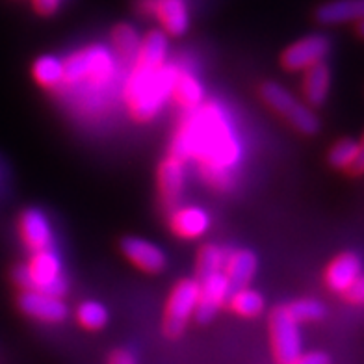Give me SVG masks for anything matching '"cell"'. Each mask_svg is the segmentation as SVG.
I'll list each match as a JSON object with an SVG mask.
<instances>
[{
	"mask_svg": "<svg viewBox=\"0 0 364 364\" xmlns=\"http://www.w3.org/2000/svg\"><path fill=\"white\" fill-rule=\"evenodd\" d=\"M169 154L197 162L203 178L212 188L227 192L242 160V144L225 108L208 101L186 112L173 136Z\"/></svg>",
	"mask_w": 364,
	"mask_h": 364,
	"instance_id": "6da1fadb",
	"label": "cell"
},
{
	"mask_svg": "<svg viewBox=\"0 0 364 364\" xmlns=\"http://www.w3.org/2000/svg\"><path fill=\"white\" fill-rule=\"evenodd\" d=\"M177 65H147L132 63L125 84V101L132 119L138 123L153 121L168 99H171V87Z\"/></svg>",
	"mask_w": 364,
	"mask_h": 364,
	"instance_id": "7a4b0ae2",
	"label": "cell"
},
{
	"mask_svg": "<svg viewBox=\"0 0 364 364\" xmlns=\"http://www.w3.org/2000/svg\"><path fill=\"white\" fill-rule=\"evenodd\" d=\"M117 58L112 48L105 45H90L73 53L68 60H63L65 73H63L62 86L58 90H73L77 95L84 93L97 95L99 91H108L115 80L117 73Z\"/></svg>",
	"mask_w": 364,
	"mask_h": 364,
	"instance_id": "3957f363",
	"label": "cell"
},
{
	"mask_svg": "<svg viewBox=\"0 0 364 364\" xmlns=\"http://www.w3.org/2000/svg\"><path fill=\"white\" fill-rule=\"evenodd\" d=\"M11 279L23 290L53 294L63 297L68 292V281L63 277L62 260L54 250H43L32 253L26 264H17L11 272Z\"/></svg>",
	"mask_w": 364,
	"mask_h": 364,
	"instance_id": "277c9868",
	"label": "cell"
},
{
	"mask_svg": "<svg viewBox=\"0 0 364 364\" xmlns=\"http://www.w3.org/2000/svg\"><path fill=\"white\" fill-rule=\"evenodd\" d=\"M197 299H199L197 279H181L171 288L162 318V333L166 338L177 341L184 335L188 323L196 314Z\"/></svg>",
	"mask_w": 364,
	"mask_h": 364,
	"instance_id": "5b68a950",
	"label": "cell"
},
{
	"mask_svg": "<svg viewBox=\"0 0 364 364\" xmlns=\"http://www.w3.org/2000/svg\"><path fill=\"white\" fill-rule=\"evenodd\" d=\"M260 95H262L264 102L272 110L283 115L297 132L307 136L316 134L318 129H320L318 115L314 114L311 106L296 99L287 87L277 84V82H264L262 87H260Z\"/></svg>",
	"mask_w": 364,
	"mask_h": 364,
	"instance_id": "8992f818",
	"label": "cell"
},
{
	"mask_svg": "<svg viewBox=\"0 0 364 364\" xmlns=\"http://www.w3.org/2000/svg\"><path fill=\"white\" fill-rule=\"evenodd\" d=\"M269 350L277 364H292L303 353V338L299 323L288 314L284 305L269 312Z\"/></svg>",
	"mask_w": 364,
	"mask_h": 364,
	"instance_id": "52a82bcc",
	"label": "cell"
},
{
	"mask_svg": "<svg viewBox=\"0 0 364 364\" xmlns=\"http://www.w3.org/2000/svg\"><path fill=\"white\" fill-rule=\"evenodd\" d=\"M136 10L145 17H153L166 36L186 34L190 28V10L186 0H138Z\"/></svg>",
	"mask_w": 364,
	"mask_h": 364,
	"instance_id": "ba28073f",
	"label": "cell"
},
{
	"mask_svg": "<svg viewBox=\"0 0 364 364\" xmlns=\"http://www.w3.org/2000/svg\"><path fill=\"white\" fill-rule=\"evenodd\" d=\"M329 48L331 41L327 36H305V38L297 39L296 43L284 48V53L281 54V65L290 73L307 71L309 68L326 60Z\"/></svg>",
	"mask_w": 364,
	"mask_h": 364,
	"instance_id": "9c48e42d",
	"label": "cell"
},
{
	"mask_svg": "<svg viewBox=\"0 0 364 364\" xmlns=\"http://www.w3.org/2000/svg\"><path fill=\"white\" fill-rule=\"evenodd\" d=\"M199 283V299H197L196 307V318L197 323H210L216 318L218 311L223 305H227V299L230 296V284L223 272L212 273L203 279H197Z\"/></svg>",
	"mask_w": 364,
	"mask_h": 364,
	"instance_id": "30bf717a",
	"label": "cell"
},
{
	"mask_svg": "<svg viewBox=\"0 0 364 364\" xmlns=\"http://www.w3.org/2000/svg\"><path fill=\"white\" fill-rule=\"evenodd\" d=\"M17 307L23 314L43 323H62L69 316V309L63 297L38 290H23V294L17 297Z\"/></svg>",
	"mask_w": 364,
	"mask_h": 364,
	"instance_id": "8fae6325",
	"label": "cell"
},
{
	"mask_svg": "<svg viewBox=\"0 0 364 364\" xmlns=\"http://www.w3.org/2000/svg\"><path fill=\"white\" fill-rule=\"evenodd\" d=\"M156 181H159V193L162 205L168 210L177 208L182 192H184V182H186L184 160L177 159L173 154H168L160 162L159 171H156Z\"/></svg>",
	"mask_w": 364,
	"mask_h": 364,
	"instance_id": "7c38bea8",
	"label": "cell"
},
{
	"mask_svg": "<svg viewBox=\"0 0 364 364\" xmlns=\"http://www.w3.org/2000/svg\"><path fill=\"white\" fill-rule=\"evenodd\" d=\"M121 251L127 257V260H130L144 273H160L168 266V257H166L162 247L145 238L127 236V238L121 240Z\"/></svg>",
	"mask_w": 364,
	"mask_h": 364,
	"instance_id": "4fadbf2b",
	"label": "cell"
},
{
	"mask_svg": "<svg viewBox=\"0 0 364 364\" xmlns=\"http://www.w3.org/2000/svg\"><path fill=\"white\" fill-rule=\"evenodd\" d=\"M363 275V260L357 253L346 251L336 255L335 259L327 264L323 281L327 288L335 294H344L357 279Z\"/></svg>",
	"mask_w": 364,
	"mask_h": 364,
	"instance_id": "5bb4252c",
	"label": "cell"
},
{
	"mask_svg": "<svg viewBox=\"0 0 364 364\" xmlns=\"http://www.w3.org/2000/svg\"><path fill=\"white\" fill-rule=\"evenodd\" d=\"M169 229L182 240H197L210 229V216L201 206H177L169 216Z\"/></svg>",
	"mask_w": 364,
	"mask_h": 364,
	"instance_id": "9a60e30c",
	"label": "cell"
},
{
	"mask_svg": "<svg viewBox=\"0 0 364 364\" xmlns=\"http://www.w3.org/2000/svg\"><path fill=\"white\" fill-rule=\"evenodd\" d=\"M19 236L32 253L53 247V229L39 208H28L19 218Z\"/></svg>",
	"mask_w": 364,
	"mask_h": 364,
	"instance_id": "2e32d148",
	"label": "cell"
},
{
	"mask_svg": "<svg viewBox=\"0 0 364 364\" xmlns=\"http://www.w3.org/2000/svg\"><path fill=\"white\" fill-rule=\"evenodd\" d=\"M259 268V259L251 250H232L225 251L223 257V275L230 284V290L247 287L253 281L255 273Z\"/></svg>",
	"mask_w": 364,
	"mask_h": 364,
	"instance_id": "e0dca14e",
	"label": "cell"
},
{
	"mask_svg": "<svg viewBox=\"0 0 364 364\" xmlns=\"http://www.w3.org/2000/svg\"><path fill=\"white\" fill-rule=\"evenodd\" d=\"M171 99L181 106L182 110H196L197 106L205 102V87L190 69L177 65L171 87Z\"/></svg>",
	"mask_w": 364,
	"mask_h": 364,
	"instance_id": "ac0fdd59",
	"label": "cell"
},
{
	"mask_svg": "<svg viewBox=\"0 0 364 364\" xmlns=\"http://www.w3.org/2000/svg\"><path fill=\"white\" fill-rule=\"evenodd\" d=\"M316 19L321 24H346L364 21V0H331L316 10Z\"/></svg>",
	"mask_w": 364,
	"mask_h": 364,
	"instance_id": "d6986e66",
	"label": "cell"
},
{
	"mask_svg": "<svg viewBox=\"0 0 364 364\" xmlns=\"http://www.w3.org/2000/svg\"><path fill=\"white\" fill-rule=\"evenodd\" d=\"M331 90V69L327 68V63L320 62L316 65L309 68L307 71H303L301 80V91L305 101L311 108L321 106L327 101Z\"/></svg>",
	"mask_w": 364,
	"mask_h": 364,
	"instance_id": "ffe728a7",
	"label": "cell"
},
{
	"mask_svg": "<svg viewBox=\"0 0 364 364\" xmlns=\"http://www.w3.org/2000/svg\"><path fill=\"white\" fill-rule=\"evenodd\" d=\"M141 45V36L132 24L119 23L112 30V53L123 63H130L136 60V54Z\"/></svg>",
	"mask_w": 364,
	"mask_h": 364,
	"instance_id": "44dd1931",
	"label": "cell"
},
{
	"mask_svg": "<svg viewBox=\"0 0 364 364\" xmlns=\"http://www.w3.org/2000/svg\"><path fill=\"white\" fill-rule=\"evenodd\" d=\"M63 73H65L63 60L62 58L53 56V54H43V56H39L32 63V78L43 90L53 91L62 86Z\"/></svg>",
	"mask_w": 364,
	"mask_h": 364,
	"instance_id": "7402d4cb",
	"label": "cell"
},
{
	"mask_svg": "<svg viewBox=\"0 0 364 364\" xmlns=\"http://www.w3.org/2000/svg\"><path fill=\"white\" fill-rule=\"evenodd\" d=\"M264 297L250 287H242L232 290L227 299V307L240 318H257L264 312Z\"/></svg>",
	"mask_w": 364,
	"mask_h": 364,
	"instance_id": "603a6c76",
	"label": "cell"
},
{
	"mask_svg": "<svg viewBox=\"0 0 364 364\" xmlns=\"http://www.w3.org/2000/svg\"><path fill=\"white\" fill-rule=\"evenodd\" d=\"M75 316H77L78 326L84 327L86 331L105 329L108 320H110V314H108L105 305L99 301H93V299L80 303L77 307V312H75Z\"/></svg>",
	"mask_w": 364,
	"mask_h": 364,
	"instance_id": "cb8c5ba5",
	"label": "cell"
},
{
	"mask_svg": "<svg viewBox=\"0 0 364 364\" xmlns=\"http://www.w3.org/2000/svg\"><path fill=\"white\" fill-rule=\"evenodd\" d=\"M288 314L301 326L307 321H320L326 316V307L314 297H305V299H296V301L284 305Z\"/></svg>",
	"mask_w": 364,
	"mask_h": 364,
	"instance_id": "d4e9b609",
	"label": "cell"
},
{
	"mask_svg": "<svg viewBox=\"0 0 364 364\" xmlns=\"http://www.w3.org/2000/svg\"><path fill=\"white\" fill-rule=\"evenodd\" d=\"M223 257L225 251L218 247L216 244H205L197 253V264H196V279H203L206 275L218 273L223 269Z\"/></svg>",
	"mask_w": 364,
	"mask_h": 364,
	"instance_id": "484cf974",
	"label": "cell"
},
{
	"mask_svg": "<svg viewBox=\"0 0 364 364\" xmlns=\"http://www.w3.org/2000/svg\"><path fill=\"white\" fill-rule=\"evenodd\" d=\"M357 154H359V144L353 139H341L329 149V164L335 169H344L351 171V168L357 162Z\"/></svg>",
	"mask_w": 364,
	"mask_h": 364,
	"instance_id": "4316f807",
	"label": "cell"
},
{
	"mask_svg": "<svg viewBox=\"0 0 364 364\" xmlns=\"http://www.w3.org/2000/svg\"><path fill=\"white\" fill-rule=\"evenodd\" d=\"M342 296L346 297V301L353 303V305H364V273Z\"/></svg>",
	"mask_w": 364,
	"mask_h": 364,
	"instance_id": "83f0119b",
	"label": "cell"
},
{
	"mask_svg": "<svg viewBox=\"0 0 364 364\" xmlns=\"http://www.w3.org/2000/svg\"><path fill=\"white\" fill-rule=\"evenodd\" d=\"M62 4L63 0H32L36 14H39L41 17H50V15H54L62 8Z\"/></svg>",
	"mask_w": 364,
	"mask_h": 364,
	"instance_id": "f1b7e54d",
	"label": "cell"
},
{
	"mask_svg": "<svg viewBox=\"0 0 364 364\" xmlns=\"http://www.w3.org/2000/svg\"><path fill=\"white\" fill-rule=\"evenodd\" d=\"M292 364H333V359L326 351H307L299 355Z\"/></svg>",
	"mask_w": 364,
	"mask_h": 364,
	"instance_id": "f546056e",
	"label": "cell"
},
{
	"mask_svg": "<svg viewBox=\"0 0 364 364\" xmlns=\"http://www.w3.org/2000/svg\"><path fill=\"white\" fill-rule=\"evenodd\" d=\"M106 364H138V363H136V357L132 355V351L117 348V350H114L110 355H108Z\"/></svg>",
	"mask_w": 364,
	"mask_h": 364,
	"instance_id": "4dcf8cb0",
	"label": "cell"
},
{
	"mask_svg": "<svg viewBox=\"0 0 364 364\" xmlns=\"http://www.w3.org/2000/svg\"><path fill=\"white\" fill-rule=\"evenodd\" d=\"M353 175H364V136L363 139H360L359 144V154H357V162H355V166L351 168V171Z\"/></svg>",
	"mask_w": 364,
	"mask_h": 364,
	"instance_id": "1f68e13d",
	"label": "cell"
},
{
	"mask_svg": "<svg viewBox=\"0 0 364 364\" xmlns=\"http://www.w3.org/2000/svg\"><path fill=\"white\" fill-rule=\"evenodd\" d=\"M357 32H359L360 38H364V21H360V23L357 24Z\"/></svg>",
	"mask_w": 364,
	"mask_h": 364,
	"instance_id": "d6a6232c",
	"label": "cell"
}]
</instances>
